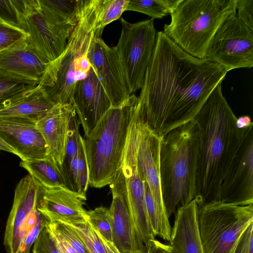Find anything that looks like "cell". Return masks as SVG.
Instances as JSON below:
<instances>
[{"label": "cell", "instance_id": "obj_15", "mask_svg": "<svg viewBox=\"0 0 253 253\" xmlns=\"http://www.w3.org/2000/svg\"><path fill=\"white\" fill-rule=\"evenodd\" d=\"M88 58L112 106H117L130 94L115 47L108 45L100 37H96L90 46Z\"/></svg>", "mask_w": 253, "mask_h": 253}, {"label": "cell", "instance_id": "obj_23", "mask_svg": "<svg viewBox=\"0 0 253 253\" xmlns=\"http://www.w3.org/2000/svg\"><path fill=\"white\" fill-rule=\"evenodd\" d=\"M55 104L39 84L19 101L0 111V119L36 124Z\"/></svg>", "mask_w": 253, "mask_h": 253}, {"label": "cell", "instance_id": "obj_27", "mask_svg": "<svg viewBox=\"0 0 253 253\" xmlns=\"http://www.w3.org/2000/svg\"><path fill=\"white\" fill-rule=\"evenodd\" d=\"M20 166L42 187H67V182L62 169L47 158L22 161Z\"/></svg>", "mask_w": 253, "mask_h": 253}, {"label": "cell", "instance_id": "obj_8", "mask_svg": "<svg viewBox=\"0 0 253 253\" xmlns=\"http://www.w3.org/2000/svg\"><path fill=\"white\" fill-rule=\"evenodd\" d=\"M40 184L29 174L17 184L4 235L7 253H30L48 221L37 209Z\"/></svg>", "mask_w": 253, "mask_h": 253}, {"label": "cell", "instance_id": "obj_32", "mask_svg": "<svg viewBox=\"0 0 253 253\" xmlns=\"http://www.w3.org/2000/svg\"><path fill=\"white\" fill-rule=\"evenodd\" d=\"M85 218L102 236L113 243L112 220L109 209L100 206L86 211Z\"/></svg>", "mask_w": 253, "mask_h": 253}, {"label": "cell", "instance_id": "obj_16", "mask_svg": "<svg viewBox=\"0 0 253 253\" xmlns=\"http://www.w3.org/2000/svg\"><path fill=\"white\" fill-rule=\"evenodd\" d=\"M86 200L85 194L67 187L46 188L40 185L37 209L48 222L73 225L85 221Z\"/></svg>", "mask_w": 253, "mask_h": 253}, {"label": "cell", "instance_id": "obj_1", "mask_svg": "<svg viewBox=\"0 0 253 253\" xmlns=\"http://www.w3.org/2000/svg\"><path fill=\"white\" fill-rule=\"evenodd\" d=\"M219 65L187 53L163 31L139 95L144 122L159 137L193 120L227 74Z\"/></svg>", "mask_w": 253, "mask_h": 253}, {"label": "cell", "instance_id": "obj_18", "mask_svg": "<svg viewBox=\"0 0 253 253\" xmlns=\"http://www.w3.org/2000/svg\"><path fill=\"white\" fill-rule=\"evenodd\" d=\"M112 201L113 243L120 253H141L131 216L126 181L122 170L110 184Z\"/></svg>", "mask_w": 253, "mask_h": 253}, {"label": "cell", "instance_id": "obj_21", "mask_svg": "<svg viewBox=\"0 0 253 253\" xmlns=\"http://www.w3.org/2000/svg\"><path fill=\"white\" fill-rule=\"evenodd\" d=\"M198 205L194 199L175 213L171 228V253H204L198 224Z\"/></svg>", "mask_w": 253, "mask_h": 253}, {"label": "cell", "instance_id": "obj_41", "mask_svg": "<svg viewBox=\"0 0 253 253\" xmlns=\"http://www.w3.org/2000/svg\"><path fill=\"white\" fill-rule=\"evenodd\" d=\"M236 125L238 128L243 129L253 125V123L250 116H243L238 118H237Z\"/></svg>", "mask_w": 253, "mask_h": 253}, {"label": "cell", "instance_id": "obj_12", "mask_svg": "<svg viewBox=\"0 0 253 253\" xmlns=\"http://www.w3.org/2000/svg\"><path fill=\"white\" fill-rule=\"evenodd\" d=\"M162 138L142 122L137 149V163L142 180L147 182L154 202L157 224L154 232L164 240L169 241L171 232L169 218L164 204L160 184V150Z\"/></svg>", "mask_w": 253, "mask_h": 253}, {"label": "cell", "instance_id": "obj_42", "mask_svg": "<svg viewBox=\"0 0 253 253\" xmlns=\"http://www.w3.org/2000/svg\"><path fill=\"white\" fill-rule=\"evenodd\" d=\"M0 150L6 151L16 155L15 151L0 138Z\"/></svg>", "mask_w": 253, "mask_h": 253}, {"label": "cell", "instance_id": "obj_39", "mask_svg": "<svg viewBox=\"0 0 253 253\" xmlns=\"http://www.w3.org/2000/svg\"><path fill=\"white\" fill-rule=\"evenodd\" d=\"M46 227L52 237L57 248L61 253H78L49 222L46 225Z\"/></svg>", "mask_w": 253, "mask_h": 253}, {"label": "cell", "instance_id": "obj_26", "mask_svg": "<svg viewBox=\"0 0 253 253\" xmlns=\"http://www.w3.org/2000/svg\"><path fill=\"white\" fill-rule=\"evenodd\" d=\"M40 82L0 70V111L21 99Z\"/></svg>", "mask_w": 253, "mask_h": 253}, {"label": "cell", "instance_id": "obj_3", "mask_svg": "<svg viewBox=\"0 0 253 253\" xmlns=\"http://www.w3.org/2000/svg\"><path fill=\"white\" fill-rule=\"evenodd\" d=\"M102 0H82L78 22L60 56L48 63L40 86L55 103H70L76 83L87 75L88 53L96 37Z\"/></svg>", "mask_w": 253, "mask_h": 253}, {"label": "cell", "instance_id": "obj_28", "mask_svg": "<svg viewBox=\"0 0 253 253\" xmlns=\"http://www.w3.org/2000/svg\"><path fill=\"white\" fill-rule=\"evenodd\" d=\"M70 225L81 237L90 253H120L113 243L102 236L86 219L83 223Z\"/></svg>", "mask_w": 253, "mask_h": 253}, {"label": "cell", "instance_id": "obj_22", "mask_svg": "<svg viewBox=\"0 0 253 253\" xmlns=\"http://www.w3.org/2000/svg\"><path fill=\"white\" fill-rule=\"evenodd\" d=\"M48 63L27 43L0 51V70L40 82Z\"/></svg>", "mask_w": 253, "mask_h": 253}, {"label": "cell", "instance_id": "obj_19", "mask_svg": "<svg viewBox=\"0 0 253 253\" xmlns=\"http://www.w3.org/2000/svg\"><path fill=\"white\" fill-rule=\"evenodd\" d=\"M0 138L22 161L46 157V143L35 124L0 119Z\"/></svg>", "mask_w": 253, "mask_h": 253}, {"label": "cell", "instance_id": "obj_10", "mask_svg": "<svg viewBox=\"0 0 253 253\" xmlns=\"http://www.w3.org/2000/svg\"><path fill=\"white\" fill-rule=\"evenodd\" d=\"M143 121L140 105L137 102L132 114L123 155L122 171L127 189L130 211L138 241L147 245L155 239L147 213L143 181L137 163L140 128Z\"/></svg>", "mask_w": 253, "mask_h": 253}, {"label": "cell", "instance_id": "obj_34", "mask_svg": "<svg viewBox=\"0 0 253 253\" xmlns=\"http://www.w3.org/2000/svg\"><path fill=\"white\" fill-rule=\"evenodd\" d=\"M77 192L85 194L89 185L88 169L83 143L80 135L78 144V158L76 166Z\"/></svg>", "mask_w": 253, "mask_h": 253}, {"label": "cell", "instance_id": "obj_31", "mask_svg": "<svg viewBox=\"0 0 253 253\" xmlns=\"http://www.w3.org/2000/svg\"><path fill=\"white\" fill-rule=\"evenodd\" d=\"M129 0H102L96 30L102 35L105 27L119 19L126 11Z\"/></svg>", "mask_w": 253, "mask_h": 253}, {"label": "cell", "instance_id": "obj_14", "mask_svg": "<svg viewBox=\"0 0 253 253\" xmlns=\"http://www.w3.org/2000/svg\"><path fill=\"white\" fill-rule=\"evenodd\" d=\"M24 21L28 34L27 44L47 63L62 53L74 29L49 22L40 9L38 0H30Z\"/></svg>", "mask_w": 253, "mask_h": 253}, {"label": "cell", "instance_id": "obj_36", "mask_svg": "<svg viewBox=\"0 0 253 253\" xmlns=\"http://www.w3.org/2000/svg\"><path fill=\"white\" fill-rule=\"evenodd\" d=\"M32 253H61L46 225L43 227L34 244Z\"/></svg>", "mask_w": 253, "mask_h": 253}, {"label": "cell", "instance_id": "obj_38", "mask_svg": "<svg viewBox=\"0 0 253 253\" xmlns=\"http://www.w3.org/2000/svg\"><path fill=\"white\" fill-rule=\"evenodd\" d=\"M233 253H253V222L240 236Z\"/></svg>", "mask_w": 253, "mask_h": 253}, {"label": "cell", "instance_id": "obj_33", "mask_svg": "<svg viewBox=\"0 0 253 253\" xmlns=\"http://www.w3.org/2000/svg\"><path fill=\"white\" fill-rule=\"evenodd\" d=\"M28 37L25 31L0 21V51L26 43Z\"/></svg>", "mask_w": 253, "mask_h": 253}, {"label": "cell", "instance_id": "obj_2", "mask_svg": "<svg viewBox=\"0 0 253 253\" xmlns=\"http://www.w3.org/2000/svg\"><path fill=\"white\" fill-rule=\"evenodd\" d=\"M221 83L194 119L199 129L195 197L199 207L219 202L222 181L246 128L237 127V117L223 95Z\"/></svg>", "mask_w": 253, "mask_h": 253}, {"label": "cell", "instance_id": "obj_20", "mask_svg": "<svg viewBox=\"0 0 253 253\" xmlns=\"http://www.w3.org/2000/svg\"><path fill=\"white\" fill-rule=\"evenodd\" d=\"M73 110L70 103L56 104L36 124L47 146L46 158L55 163L62 170L68 123Z\"/></svg>", "mask_w": 253, "mask_h": 253}, {"label": "cell", "instance_id": "obj_9", "mask_svg": "<svg viewBox=\"0 0 253 253\" xmlns=\"http://www.w3.org/2000/svg\"><path fill=\"white\" fill-rule=\"evenodd\" d=\"M118 53L129 94L140 89L155 48L157 32L154 19L130 23L121 18Z\"/></svg>", "mask_w": 253, "mask_h": 253}, {"label": "cell", "instance_id": "obj_29", "mask_svg": "<svg viewBox=\"0 0 253 253\" xmlns=\"http://www.w3.org/2000/svg\"><path fill=\"white\" fill-rule=\"evenodd\" d=\"M180 0H129L126 11L145 14L151 19L162 18L170 14Z\"/></svg>", "mask_w": 253, "mask_h": 253}, {"label": "cell", "instance_id": "obj_4", "mask_svg": "<svg viewBox=\"0 0 253 253\" xmlns=\"http://www.w3.org/2000/svg\"><path fill=\"white\" fill-rule=\"evenodd\" d=\"M199 137V126L193 119L161 139L160 184L169 218L195 199Z\"/></svg>", "mask_w": 253, "mask_h": 253}, {"label": "cell", "instance_id": "obj_13", "mask_svg": "<svg viewBox=\"0 0 253 253\" xmlns=\"http://www.w3.org/2000/svg\"><path fill=\"white\" fill-rule=\"evenodd\" d=\"M219 202L253 205V125L245 129L241 144L223 179Z\"/></svg>", "mask_w": 253, "mask_h": 253}, {"label": "cell", "instance_id": "obj_37", "mask_svg": "<svg viewBox=\"0 0 253 253\" xmlns=\"http://www.w3.org/2000/svg\"><path fill=\"white\" fill-rule=\"evenodd\" d=\"M236 15L246 24L253 28V0H236Z\"/></svg>", "mask_w": 253, "mask_h": 253}, {"label": "cell", "instance_id": "obj_6", "mask_svg": "<svg viewBox=\"0 0 253 253\" xmlns=\"http://www.w3.org/2000/svg\"><path fill=\"white\" fill-rule=\"evenodd\" d=\"M236 0H180L163 31L184 51L204 59L216 31L236 13Z\"/></svg>", "mask_w": 253, "mask_h": 253}, {"label": "cell", "instance_id": "obj_5", "mask_svg": "<svg viewBox=\"0 0 253 253\" xmlns=\"http://www.w3.org/2000/svg\"><path fill=\"white\" fill-rule=\"evenodd\" d=\"M137 96L134 94L112 106L93 130L83 138L89 185H110L122 170L123 155Z\"/></svg>", "mask_w": 253, "mask_h": 253}, {"label": "cell", "instance_id": "obj_24", "mask_svg": "<svg viewBox=\"0 0 253 253\" xmlns=\"http://www.w3.org/2000/svg\"><path fill=\"white\" fill-rule=\"evenodd\" d=\"M82 0H38L40 9L50 23L74 29L78 20Z\"/></svg>", "mask_w": 253, "mask_h": 253}, {"label": "cell", "instance_id": "obj_25", "mask_svg": "<svg viewBox=\"0 0 253 253\" xmlns=\"http://www.w3.org/2000/svg\"><path fill=\"white\" fill-rule=\"evenodd\" d=\"M81 125L76 113L71 112L68 123L65 155L62 170L68 188L77 192L76 166L78 158L79 127Z\"/></svg>", "mask_w": 253, "mask_h": 253}, {"label": "cell", "instance_id": "obj_35", "mask_svg": "<svg viewBox=\"0 0 253 253\" xmlns=\"http://www.w3.org/2000/svg\"><path fill=\"white\" fill-rule=\"evenodd\" d=\"M78 253H90L81 237L70 225L62 222H49Z\"/></svg>", "mask_w": 253, "mask_h": 253}, {"label": "cell", "instance_id": "obj_11", "mask_svg": "<svg viewBox=\"0 0 253 253\" xmlns=\"http://www.w3.org/2000/svg\"><path fill=\"white\" fill-rule=\"evenodd\" d=\"M205 58L223 67L227 72L253 66V28L236 13L228 16L211 40Z\"/></svg>", "mask_w": 253, "mask_h": 253}, {"label": "cell", "instance_id": "obj_40", "mask_svg": "<svg viewBox=\"0 0 253 253\" xmlns=\"http://www.w3.org/2000/svg\"><path fill=\"white\" fill-rule=\"evenodd\" d=\"M146 253H171V248L169 245H165L154 239L148 244Z\"/></svg>", "mask_w": 253, "mask_h": 253}, {"label": "cell", "instance_id": "obj_30", "mask_svg": "<svg viewBox=\"0 0 253 253\" xmlns=\"http://www.w3.org/2000/svg\"><path fill=\"white\" fill-rule=\"evenodd\" d=\"M30 0H0V21L25 31L24 18Z\"/></svg>", "mask_w": 253, "mask_h": 253}, {"label": "cell", "instance_id": "obj_7", "mask_svg": "<svg viewBox=\"0 0 253 253\" xmlns=\"http://www.w3.org/2000/svg\"><path fill=\"white\" fill-rule=\"evenodd\" d=\"M253 222V205L215 202L198 208V224L204 253H233L244 231Z\"/></svg>", "mask_w": 253, "mask_h": 253}, {"label": "cell", "instance_id": "obj_17", "mask_svg": "<svg viewBox=\"0 0 253 253\" xmlns=\"http://www.w3.org/2000/svg\"><path fill=\"white\" fill-rule=\"evenodd\" d=\"M70 104L82 126L84 136L89 134L112 106L92 67L87 76L76 83Z\"/></svg>", "mask_w": 253, "mask_h": 253}]
</instances>
